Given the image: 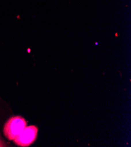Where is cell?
<instances>
[{
  "instance_id": "1",
  "label": "cell",
  "mask_w": 131,
  "mask_h": 147,
  "mask_svg": "<svg viewBox=\"0 0 131 147\" xmlns=\"http://www.w3.org/2000/svg\"><path fill=\"white\" fill-rule=\"evenodd\" d=\"M26 121L21 116H14L5 123L4 134L9 140H14L26 126Z\"/></svg>"
},
{
  "instance_id": "3",
  "label": "cell",
  "mask_w": 131,
  "mask_h": 147,
  "mask_svg": "<svg viewBox=\"0 0 131 147\" xmlns=\"http://www.w3.org/2000/svg\"><path fill=\"white\" fill-rule=\"evenodd\" d=\"M1 146H6V145L3 142V141L2 140L0 139V147H1Z\"/></svg>"
},
{
  "instance_id": "2",
  "label": "cell",
  "mask_w": 131,
  "mask_h": 147,
  "mask_svg": "<svg viewBox=\"0 0 131 147\" xmlns=\"http://www.w3.org/2000/svg\"><path fill=\"white\" fill-rule=\"evenodd\" d=\"M38 128L36 126H26L14 140V142L20 146H28L36 140Z\"/></svg>"
}]
</instances>
